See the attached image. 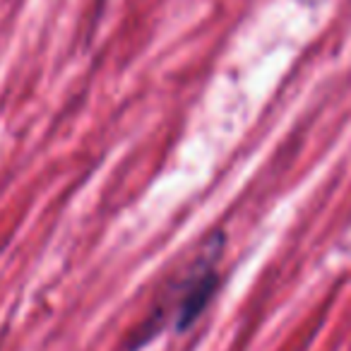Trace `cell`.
Returning <instances> with one entry per match:
<instances>
[{
  "label": "cell",
  "instance_id": "1",
  "mask_svg": "<svg viewBox=\"0 0 351 351\" xmlns=\"http://www.w3.org/2000/svg\"><path fill=\"white\" fill-rule=\"evenodd\" d=\"M217 291V272L210 265H200L195 274L188 282L181 298V311H178V327H188L210 303L212 293Z\"/></svg>",
  "mask_w": 351,
  "mask_h": 351
}]
</instances>
